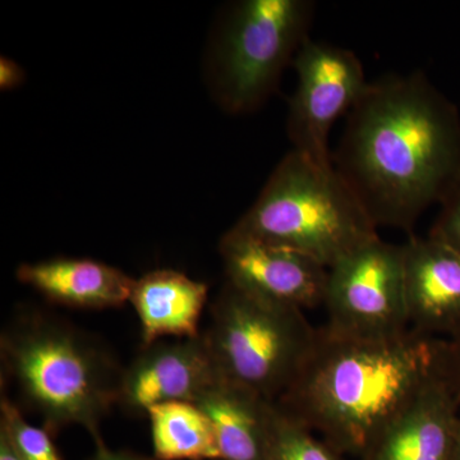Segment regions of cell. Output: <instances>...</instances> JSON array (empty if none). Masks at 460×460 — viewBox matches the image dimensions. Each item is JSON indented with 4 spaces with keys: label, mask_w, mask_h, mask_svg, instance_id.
I'll use <instances>...</instances> for the list:
<instances>
[{
    "label": "cell",
    "mask_w": 460,
    "mask_h": 460,
    "mask_svg": "<svg viewBox=\"0 0 460 460\" xmlns=\"http://www.w3.org/2000/svg\"><path fill=\"white\" fill-rule=\"evenodd\" d=\"M222 380L204 332L198 338L156 341L123 368L118 405L135 416L166 402L198 401Z\"/></svg>",
    "instance_id": "cell-10"
},
{
    "label": "cell",
    "mask_w": 460,
    "mask_h": 460,
    "mask_svg": "<svg viewBox=\"0 0 460 460\" xmlns=\"http://www.w3.org/2000/svg\"><path fill=\"white\" fill-rule=\"evenodd\" d=\"M444 339L410 329L383 339L316 330L277 405L341 454L363 458L378 436L444 374Z\"/></svg>",
    "instance_id": "cell-2"
},
{
    "label": "cell",
    "mask_w": 460,
    "mask_h": 460,
    "mask_svg": "<svg viewBox=\"0 0 460 460\" xmlns=\"http://www.w3.org/2000/svg\"><path fill=\"white\" fill-rule=\"evenodd\" d=\"M208 298L205 283L172 269L150 271L135 279L129 304L141 323L142 348L166 337H199Z\"/></svg>",
    "instance_id": "cell-14"
},
{
    "label": "cell",
    "mask_w": 460,
    "mask_h": 460,
    "mask_svg": "<svg viewBox=\"0 0 460 460\" xmlns=\"http://www.w3.org/2000/svg\"><path fill=\"white\" fill-rule=\"evenodd\" d=\"M316 330L304 311L226 281L204 337L223 380L277 402L304 366Z\"/></svg>",
    "instance_id": "cell-6"
},
{
    "label": "cell",
    "mask_w": 460,
    "mask_h": 460,
    "mask_svg": "<svg viewBox=\"0 0 460 460\" xmlns=\"http://www.w3.org/2000/svg\"><path fill=\"white\" fill-rule=\"evenodd\" d=\"M146 416L156 460H220L213 423L196 402H162Z\"/></svg>",
    "instance_id": "cell-16"
},
{
    "label": "cell",
    "mask_w": 460,
    "mask_h": 460,
    "mask_svg": "<svg viewBox=\"0 0 460 460\" xmlns=\"http://www.w3.org/2000/svg\"><path fill=\"white\" fill-rule=\"evenodd\" d=\"M323 305L325 326L338 334L383 339L408 332L402 246L376 237L330 266Z\"/></svg>",
    "instance_id": "cell-7"
},
{
    "label": "cell",
    "mask_w": 460,
    "mask_h": 460,
    "mask_svg": "<svg viewBox=\"0 0 460 460\" xmlns=\"http://www.w3.org/2000/svg\"><path fill=\"white\" fill-rule=\"evenodd\" d=\"M195 402L213 423L220 460H268L274 402L222 378Z\"/></svg>",
    "instance_id": "cell-15"
},
{
    "label": "cell",
    "mask_w": 460,
    "mask_h": 460,
    "mask_svg": "<svg viewBox=\"0 0 460 460\" xmlns=\"http://www.w3.org/2000/svg\"><path fill=\"white\" fill-rule=\"evenodd\" d=\"M16 275L48 301L84 310L122 307L135 284L133 278L108 263L68 257L23 263Z\"/></svg>",
    "instance_id": "cell-13"
},
{
    "label": "cell",
    "mask_w": 460,
    "mask_h": 460,
    "mask_svg": "<svg viewBox=\"0 0 460 460\" xmlns=\"http://www.w3.org/2000/svg\"><path fill=\"white\" fill-rule=\"evenodd\" d=\"M311 0H243L224 14L208 56L215 102L230 114L261 107L310 38Z\"/></svg>",
    "instance_id": "cell-5"
},
{
    "label": "cell",
    "mask_w": 460,
    "mask_h": 460,
    "mask_svg": "<svg viewBox=\"0 0 460 460\" xmlns=\"http://www.w3.org/2000/svg\"><path fill=\"white\" fill-rule=\"evenodd\" d=\"M89 460H156L146 458V456H137V454L128 452H114L109 449L107 445L102 443L96 444V452Z\"/></svg>",
    "instance_id": "cell-22"
},
{
    "label": "cell",
    "mask_w": 460,
    "mask_h": 460,
    "mask_svg": "<svg viewBox=\"0 0 460 460\" xmlns=\"http://www.w3.org/2000/svg\"><path fill=\"white\" fill-rule=\"evenodd\" d=\"M0 460H22L12 449L11 445L5 440L4 436L0 435Z\"/></svg>",
    "instance_id": "cell-23"
},
{
    "label": "cell",
    "mask_w": 460,
    "mask_h": 460,
    "mask_svg": "<svg viewBox=\"0 0 460 460\" xmlns=\"http://www.w3.org/2000/svg\"><path fill=\"white\" fill-rule=\"evenodd\" d=\"M0 435L22 460H62L53 443L54 436L31 425L20 405L4 394L0 399Z\"/></svg>",
    "instance_id": "cell-18"
},
{
    "label": "cell",
    "mask_w": 460,
    "mask_h": 460,
    "mask_svg": "<svg viewBox=\"0 0 460 460\" xmlns=\"http://www.w3.org/2000/svg\"><path fill=\"white\" fill-rule=\"evenodd\" d=\"M443 366L445 377L460 396V330L444 341Z\"/></svg>",
    "instance_id": "cell-20"
},
{
    "label": "cell",
    "mask_w": 460,
    "mask_h": 460,
    "mask_svg": "<svg viewBox=\"0 0 460 460\" xmlns=\"http://www.w3.org/2000/svg\"><path fill=\"white\" fill-rule=\"evenodd\" d=\"M5 376L21 401L56 436L81 426L102 443L100 426L118 405L123 367L98 339L33 311L18 314L0 335Z\"/></svg>",
    "instance_id": "cell-3"
},
{
    "label": "cell",
    "mask_w": 460,
    "mask_h": 460,
    "mask_svg": "<svg viewBox=\"0 0 460 460\" xmlns=\"http://www.w3.org/2000/svg\"><path fill=\"white\" fill-rule=\"evenodd\" d=\"M453 460H460V417L458 429H456V447H454Z\"/></svg>",
    "instance_id": "cell-24"
},
{
    "label": "cell",
    "mask_w": 460,
    "mask_h": 460,
    "mask_svg": "<svg viewBox=\"0 0 460 460\" xmlns=\"http://www.w3.org/2000/svg\"><path fill=\"white\" fill-rule=\"evenodd\" d=\"M25 74L23 69L14 60L7 57L0 59V87L2 90H13L22 84Z\"/></svg>",
    "instance_id": "cell-21"
},
{
    "label": "cell",
    "mask_w": 460,
    "mask_h": 460,
    "mask_svg": "<svg viewBox=\"0 0 460 460\" xmlns=\"http://www.w3.org/2000/svg\"><path fill=\"white\" fill-rule=\"evenodd\" d=\"M440 206L429 235L460 253V180Z\"/></svg>",
    "instance_id": "cell-19"
},
{
    "label": "cell",
    "mask_w": 460,
    "mask_h": 460,
    "mask_svg": "<svg viewBox=\"0 0 460 460\" xmlns=\"http://www.w3.org/2000/svg\"><path fill=\"white\" fill-rule=\"evenodd\" d=\"M268 460H344L304 423L288 416L274 402Z\"/></svg>",
    "instance_id": "cell-17"
},
{
    "label": "cell",
    "mask_w": 460,
    "mask_h": 460,
    "mask_svg": "<svg viewBox=\"0 0 460 460\" xmlns=\"http://www.w3.org/2000/svg\"><path fill=\"white\" fill-rule=\"evenodd\" d=\"M460 396L445 374L432 380L362 460H453Z\"/></svg>",
    "instance_id": "cell-12"
},
{
    "label": "cell",
    "mask_w": 460,
    "mask_h": 460,
    "mask_svg": "<svg viewBox=\"0 0 460 460\" xmlns=\"http://www.w3.org/2000/svg\"><path fill=\"white\" fill-rule=\"evenodd\" d=\"M226 281L248 295L298 308L323 305L328 269L304 253L232 226L220 239Z\"/></svg>",
    "instance_id": "cell-9"
},
{
    "label": "cell",
    "mask_w": 460,
    "mask_h": 460,
    "mask_svg": "<svg viewBox=\"0 0 460 460\" xmlns=\"http://www.w3.org/2000/svg\"><path fill=\"white\" fill-rule=\"evenodd\" d=\"M233 226L326 269L378 237L377 226L334 165L317 164L295 150L275 166L255 204Z\"/></svg>",
    "instance_id": "cell-4"
},
{
    "label": "cell",
    "mask_w": 460,
    "mask_h": 460,
    "mask_svg": "<svg viewBox=\"0 0 460 460\" xmlns=\"http://www.w3.org/2000/svg\"><path fill=\"white\" fill-rule=\"evenodd\" d=\"M377 226L404 230L460 180V114L422 72L384 77L348 113L332 155Z\"/></svg>",
    "instance_id": "cell-1"
},
{
    "label": "cell",
    "mask_w": 460,
    "mask_h": 460,
    "mask_svg": "<svg viewBox=\"0 0 460 460\" xmlns=\"http://www.w3.org/2000/svg\"><path fill=\"white\" fill-rule=\"evenodd\" d=\"M293 66L298 78L288 114L293 150L317 164L332 165L330 129L367 89L365 66L352 50L311 38L296 53Z\"/></svg>",
    "instance_id": "cell-8"
},
{
    "label": "cell",
    "mask_w": 460,
    "mask_h": 460,
    "mask_svg": "<svg viewBox=\"0 0 460 460\" xmlns=\"http://www.w3.org/2000/svg\"><path fill=\"white\" fill-rule=\"evenodd\" d=\"M402 246L410 328L453 337L460 330V253L429 235L411 234Z\"/></svg>",
    "instance_id": "cell-11"
}]
</instances>
